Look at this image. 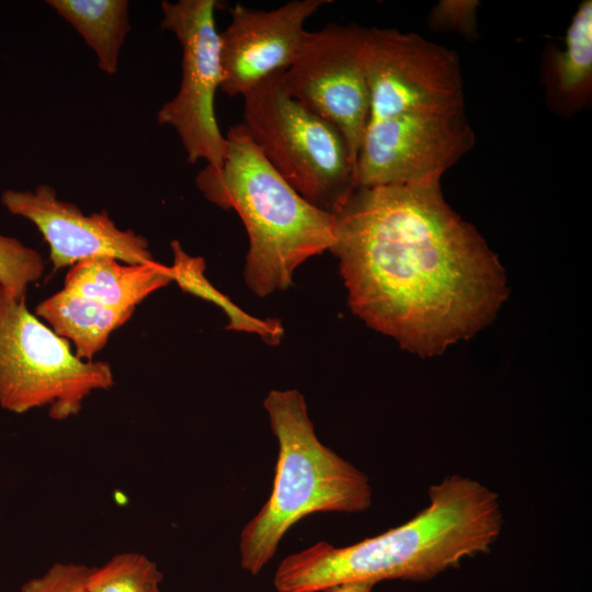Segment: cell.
<instances>
[{
  "label": "cell",
  "mask_w": 592,
  "mask_h": 592,
  "mask_svg": "<svg viewBox=\"0 0 592 592\" xmlns=\"http://www.w3.org/2000/svg\"><path fill=\"white\" fill-rule=\"evenodd\" d=\"M333 215L329 251L350 308L410 352L473 337L508 296L497 255L446 203L441 178L357 186Z\"/></svg>",
  "instance_id": "obj_1"
},
{
  "label": "cell",
  "mask_w": 592,
  "mask_h": 592,
  "mask_svg": "<svg viewBox=\"0 0 592 592\" xmlns=\"http://www.w3.org/2000/svg\"><path fill=\"white\" fill-rule=\"evenodd\" d=\"M428 494V506L379 535L344 547L320 540L288 555L274 573L275 590L323 592L349 582L428 581L491 550L503 527L494 491L452 475Z\"/></svg>",
  "instance_id": "obj_2"
},
{
  "label": "cell",
  "mask_w": 592,
  "mask_h": 592,
  "mask_svg": "<svg viewBox=\"0 0 592 592\" xmlns=\"http://www.w3.org/2000/svg\"><path fill=\"white\" fill-rule=\"evenodd\" d=\"M220 168L206 166L195 183L204 197L235 210L248 234L243 278L259 297L287 289L295 270L330 250L334 215L300 196L263 158L237 124L226 135Z\"/></svg>",
  "instance_id": "obj_3"
},
{
  "label": "cell",
  "mask_w": 592,
  "mask_h": 592,
  "mask_svg": "<svg viewBox=\"0 0 592 592\" xmlns=\"http://www.w3.org/2000/svg\"><path fill=\"white\" fill-rule=\"evenodd\" d=\"M263 408L278 452L271 494L240 533V565L254 576L301 519L363 512L372 503L368 477L319 441L299 390L273 389Z\"/></svg>",
  "instance_id": "obj_4"
},
{
  "label": "cell",
  "mask_w": 592,
  "mask_h": 592,
  "mask_svg": "<svg viewBox=\"0 0 592 592\" xmlns=\"http://www.w3.org/2000/svg\"><path fill=\"white\" fill-rule=\"evenodd\" d=\"M277 72L243 96L248 136L270 166L307 202L335 214L356 189L340 132L292 99Z\"/></svg>",
  "instance_id": "obj_5"
},
{
  "label": "cell",
  "mask_w": 592,
  "mask_h": 592,
  "mask_svg": "<svg viewBox=\"0 0 592 592\" xmlns=\"http://www.w3.org/2000/svg\"><path fill=\"white\" fill-rule=\"evenodd\" d=\"M114 385L111 365L83 361L32 314L25 296L0 286V407L13 413L48 407L53 420L79 413L94 390Z\"/></svg>",
  "instance_id": "obj_6"
},
{
  "label": "cell",
  "mask_w": 592,
  "mask_h": 592,
  "mask_svg": "<svg viewBox=\"0 0 592 592\" xmlns=\"http://www.w3.org/2000/svg\"><path fill=\"white\" fill-rule=\"evenodd\" d=\"M363 59L368 121L465 110L458 57L442 45L415 33L371 27L365 30Z\"/></svg>",
  "instance_id": "obj_7"
},
{
  "label": "cell",
  "mask_w": 592,
  "mask_h": 592,
  "mask_svg": "<svg viewBox=\"0 0 592 592\" xmlns=\"http://www.w3.org/2000/svg\"><path fill=\"white\" fill-rule=\"evenodd\" d=\"M216 0L162 1L161 27L175 34L182 48V79L175 96L157 114L159 124L172 126L187 161L205 160L220 168L227 139L215 115V94L221 83Z\"/></svg>",
  "instance_id": "obj_8"
},
{
  "label": "cell",
  "mask_w": 592,
  "mask_h": 592,
  "mask_svg": "<svg viewBox=\"0 0 592 592\" xmlns=\"http://www.w3.org/2000/svg\"><path fill=\"white\" fill-rule=\"evenodd\" d=\"M365 30L356 23H328L307 31L295 60L282 75L292 99L340 132L354 171L371 109L363 59Z\"/></svg>",
  "instance_id": "obj_9"
},
{
  "label": "cell",
  "mask_w": 592,
  "mask_h": 592,
  "mask_svg": "<svg viewBox=\"0 0 592 592\" xmlns=\"http://www.w3.org/2000/svg\"><path fill=\"white\" fill-rule=\"evenodd\" d=\"M474 144L465 111L368 121L355 163L356 187L441 178Z\"/></svg>",
  "instance_id": "obj_10"
},
{
  "label": "cell",
  "mask_w": 592,
  "mask_h": 592,
  "mask_svg": "<svg viewBox=\"0 0 592 592\" xmlns=\"http://www.w3.org/2000/svg\"><path fill=\"white\" fill-rule=\"evenodd\" d=\"M1 203L10 214L35 225L49 247L54 271L95 255H110L126 264L157 262L144 236L119 229L105 210L82 213L58 198L50 185L41 184L34 191L8 189Z\"/></svg>",
  "instance_id": "obj_11"
},
{
  "label": "cell",
  "mask_w": 592,
  "mask_h": 592,
  "mask_svg": "<svg viewBox=\"0 0 592 592\" xmlns=\"http://www.w3.org/2000/svg\"><path fill=\"white\" fill-rule=\"evenodd\" d=\"M330 0H294L274 10L237 3L231 21L219 33L220 89L229 96L244 95L266 78L287 70L295 60L305 22Z\"/></svg>",
  "instance_id": "obj_12"
},
{
  "label": "cell",
  "mask_w": 592,
  "mask_h": 592,
  "mask_svg": "<svg viewBox=\"0 0 592 592\" xmlns=\"http://www.w3.org/2000/svg\"><path fill=\"white\" fill-rule=\"evenodd\" d=\"M172 282L170 266L121 264L110 255H95L73 264L67 272L64 288L107 306L135 309L153 292Z\"/></svg>",
  "instance_id": "obj_13"
},
{
  "label": "cell",
  "mask_w": 592,
  "mask_h": 592,
  "mask_svg": "<svg viewBox=\"0 0 592 592\" xmlns=\"http://www.w3.org/2000/svg\"><path fill=\"white\" fill-rule=\"evenodd\" d=\"M134 311L111 307L65 288L35 307V315L59 337L71 341L75 355L83 361H93L112 332L128 321Z\"/></svg>",
  "instance_id": "obj_14"
},
{
  "label": "cell",
  "mask_w": 592,
  "mask_h": 592,
  "mask_svg": "<svg viewBox=\"0 0 592 592\" xmlns=\"http://www.w3.org/2000/svg\"><path fill=\"white\" fill-rule=\"evenodd\" d=\"M545 83L555 109L572 113L587 105L592 92V2L584 0L568 26L565 48L550 50Z\"/></svg>",
  "instance_id": "obj_15"
},
{
  "label": "cell",
  "mask_w": 592,
  "mask_h": 592,
  "mask_svg": "<svg viewBox=\"0 0 592 592\" xmlns=\"http://www.w3.org/2000/svg\"><path fill=\"white\" fill-rule=\"evenodd\" d=\"M47 3L86 41L107 75L117 70L118 57L129 31L126 0H48Z\"/></svg>",
  "instance_id": "obj_16"
},
{
  "label": "cell",
  "mask_w": 592,
  "mask_h": 592,
  "mask_svg": "<svg viewBox=\"0 0 592 592\" xmlns=\"http://www.w3.org/2000/svg\"><path fill=\"white\" fill-rule=\"evenodd\" d=\"M170 246L173 254L170 266L172 282L183 292L218 306L228 318L227 330L255 334L270 345L281 343L284 327L278 319H261L247 314L207 280L202 257L187 254L178 240L171 241Z\"/></svg>",
  "instance_id": "obj_17"
},
{
  "label": "cell",
  "mask_w": 592,
  "mask_h": 592,
  "mask_svg": "<svg viewBox=\"0 0 592 592\" xmlns=\"http://www.w3.org/2000/svg\"><path fill=\"white\" fill-rule=\"evenodd\" d=\"M157 563L139 553H122L101 567L89 568L87 592H162Z\"/></svg>",
  "instance_id": "obj_18"
},
{
  "label": "cell",
  "mask_w": 592,
  "mask_h": 592,
  "mask_svg": "<svg viewBox=\"0 0 592 592\" xmlns=\"http://www.w3.org/2000/svg\"><path fill=\"white\" fill-rule=\"evenodd\" d=\"M42 255L16 238L0 234V286L14 297L25 296L30 284L41 280Z\"/></svg>",
  "instance_id": "obj_19"
},
{
  "label": "cell",
  "mask_w": 592,
  "mask_h": 592,
  "mask_svg": "<svg viewBox=\"0 0 592 592\" xmlns=\"http://www.w3.org/2000/svg\"><path fill=\"white\" fill-rule=\"evenodd\" d=\"M89 567L73 562H55L41 577L30 579L20 592H87Z\"/></svg>",
  "instance_id": "obj_20"
},
{
  "label": "cell",
  "mask_w": 592,
  "mask_h": 592,
  "mask_svg": "<svg viewBox=\"0 0 592 592\" xmlns=\"http://www.w3.org/2000/svg\"><path fill=\"white\" fill-rule=\"evenodd\" d=\"M477 1H441L430 15V23L435 27H451L464 35H474L476 31Z\"/></svg>",
  "instance_id": "obj_21"
},
{
  "label": "cell",
  "mask_w": 592,
  "mask_h": 592,
  "mask_svg": "<svg viewBox=\"0 0 592 592\" xmlns=\"http://www.w3.org/2000/svg\"><path fill=\"white\" fill-rule=\"evenodd\" d=\"M374 585L375 583L366 581L349 582L334 585L323 592H373Z\"/></svg>",
  "instance_id": "obj_22"
}]
</instances>
